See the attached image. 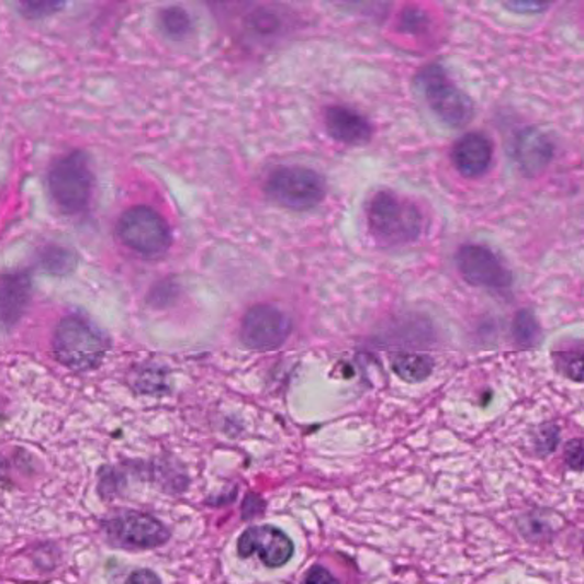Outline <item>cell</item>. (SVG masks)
I'll use <instances>...</instances> for the list:
<instances>
[{
    "label": "cell",
    "instance_id": "2",
    "mask_svg": "<svg viewBox=\"0 0 584 584\" xmlns=\"http://www.w3.org/2000/svg\"><path fill=\"white\" fill-rule=\"evenodd\" d=\"M369 228L381 246H406L422 234V213L412 201L381 191L369 204Z\"/></svg>",
    "mask_w": 584,
    "mask_h": 584
},
{
    "label": "cell",
    "instance_id": "17",
    "mask_svg": "<svg viewBox=\"0 0 584 584\" xmlns=\"http://www.w3.org/2000/svg\"><path fill=\"white\" fill-rule=\"evenodd\" d=\"M160 23L165 32L170 36H176V38L188 35L192 26L188 11H183L182 8L164 9L160 14Z\"/></svg>",
    "mask_w": 584,
    "mask_h": 584
},
{
    "label": "cell",
    "instance_id": "12",
    "mask_svg": "<svg viewBox=\"0 0 584 584\" xmlns=\"http://www.w3.org/2000/svg\"><path fill=\"white\" fill-rule=\"evenodd\" d=\"M492 143L482 134H467L452 149V161L458 172L468 179L487 173L492 164Z\"/></svg>",
    "mask_w": 584,
    "mask_h": 584
},
{
    "label": "cell",
    "instance_id": "13",
    "mask_svg": "<svg viewBox=\"0 0 584 584\" xmlns=\"http://www.w3.org/2000/svg\"><path fill=\"white\" fill-rule=\"evenodd\" d=\"M329 136L345 145H363L372 136V127L363 115L345 106H332L324 115Z\"/></svg>",
    "mask_w": 584,
    "mask_h": 584
},
{
    "label": "cell",
    "instance_id": "15",
    "mask_svg": "<svg viewBox=\"0 0 584 584\" xmlns=\"http://www.w3.org/2000/svg\"><path fill=\"white\" fill-rule=\"evenodd\" d=\"M391 366H393L394 374L397 378L406 382H412V384H417V382L429 379L434 370L433 359H429L427 355L418 353L396 355Z\"/></svg>",
    "mask_w": 584,
    "mask_h": 584
},
{
    "label": "cell",
    "instance_id": "21",
    "mask_svg": "<svg viewBox=\"0 0 584 584\" xmlns=\"http://www.w3.org/2000/svg\"><path fill=\"white\" fill-rule=\"evenodd\" d=\"M584 461V446L583 440L576 439L573 442H569L568 448H565V463L571 470H576L581 472L583 470Z\"/></svg>",
    "mask_w": 584,
    "mask_h": 584
},
{
    "label": "cell",
    "instance_id": "8",
    "mask_svg": "<svg viewBox=\"0 0 584 584\" xmlns=\"http://www.w3.org/2000/svg\"><path fill=\"white\" fill-rule=\"evenodd\" d=\"M237 552L242 559L252 555L269 569L283 568L293 558L295 546L289 535L274 526H252L238 538Z\"/></svg>",
    "mask_w": 584,
    "mask_h": 584
},
{
    "label": "cell",
    "instance_id": "16",
    "mask_svg": "<svg viewBox=\"0 0 584 584\" xmlns=\"http://www.w3.org/2000/svg\"><path fill=\"white\" fill-rule=\"evenodd\" d=\"M513 335H515L516 344L523 345V347H535L540 341V324L535 319L531 312H519L518 316L515 317V323H513Z\"/></svg>",
    "mask_w": 584,
    "mask_h": 584
},
{
    "label": "cell",
    "instance_id": "19",
    "mask_svg": "<svg viewBox=\"0 0 584 584\" xmlns=\"http://www.w3.org/2000/svg\"><path fill=\"white\" fill-rule=\"evenodd\" d=\"M555 363H558V369L561 370L562 374L568 375L569 379H573L576 382L583 381V353H581V348H577L576 351L571 350L555 355Z\"/></svg>",
    "mask_w": 584,
    "mask_h": 584
},
{
    "label": "cell",
    "instance_id": "20",
    "mask_svg": "<svg viewBox=\"0 0 584 584\" xmlns=\"http://www.w3.org/2000/svg\"><path fill=\"white\" fill-rule=\"evenodd\" d=\"M559 442V429L555 425H547L541 429V433L538 434L537 448L538 454L547 456L555 449Z\"/></svg>",
    "mask_w": 584,
    "mask_h": 584
},
{
    "label": "cell",
    "instance_id": "23",
    "mask_svg": "<svg viewBox=\"0 0 584 584\" xmlns=\"http://www.w3.org/2000/svg\"><path fill=\"white\" fill-rule=\"evenodd\" d=\"M304 584H339L338 580L333 576L323 565H314L305 576Z\"/></svg>",
    "mask_w": 584,
    "mask_h": 584
},
{
    "label": "cell",
    "instance_id": "1",
    "mask_svg": "<svg viewBox=\"0 0 584 584\" xmlns=\"http://www.w3.org/2000/svg\"><path fill=\"white\" fill-rule=\"evenodd\" d=\"M52 347L57 362L75 372H88L103 362L110 341L87 317L66 316L55 327Z\"/></svg>",
    "mask_w": 584,
    "mask_h": 584
},
{
    "label": "cell",
    "instance_id": "25",
    "mask_svg": "<svg viewBox=\"0 0 584 584\" xmlns=\"http://www.w3.org/2000/svg\"><path fill=\"white\" fill-rule=\"evenodd\" d=\"M507 8L516 12H540L547 9V4H540V2H510Z\"/></svg>",
    "mask_w": 584,
    "mask_h": 584
},
{
    "label": "cell",
    "instance_id": "5",
    "mask_svg": "<svg viewBox=\"0 0 584 584\" xmlns=\"http://www.w3.org/2000/svg\"><path fill=\"white\" fill-rule=\"evenodd\" d=\"M102 534L110 546L124 550H151L170 540L167 526L155 516L124 510L102 523Z\"/></svg>",
    "mask_w": 584,
    "mask_h": 584
},
{
    "label": "cell",
    "instance_id": "14",
    "mask_svg": "<svg viewBox=\"0 0 584 584\" xmlns=\"http://www.w3.org/2000/svg\"><path fill=\"white\" fill-rule=\"evenodd\" d=\"M515 151L519 167L528 176H537L552 160L553 146L549 137L538 131L526 130L525 133L519 134Z\"/></svg>",
    "mask_w": 584,
    "mask_h": 584
},
{
    "label": "cell",
    "instance_id": "9",
    "mask_svg": "<svg viewBox=\"0 0 584 584\" xmlns=\"http://www.w3.org/2000/svg\"><path fill=\"white\" fill-rule=\"evenodd\" d=\"M456 265L460 269L461 278L472 287L504 290L513 281L509 269L487 247H461L456 256Z\"/></svg>",
    "mask_w": 584,
    "mask_h": 584
},
{
    "label": "cell",
    "instance_id": "24",
    "mask_svg": "<svg viewBox=\"0 0 584 584\" xmlns=\"http://www.w3.org/2000/svg\"><path fill=\"white\" fill-rule=\"evenodd\" d=\"M124 584H164L158 574L153 573L151 569H137L127 577Z\"/></svg>",
    "mask_w": 584,
    "mask_h": 584
},
{
    "label": "cell",
    "instance_id": "10",
    "mask_svg": "<svg viewBox=\"0 0 584 584\" xmlns=\"http://www.w3.org/2000/svg\"><path fill=\"white\" fill-rule=\"evenodd\" d=\"M425 98L440 121L461 127L473 117V103L463 90L439 75L425 79Z\"/></svg>",
    "mask_w": 584,
    "mask_h": 584
},
{
    "label": "cell",
    "instance_id": "6",
    "mask_svg": "<svg viewBox=\"0 0 584 584\" xmlns=\"http://www.w3.org/2000/svg\"><path fill=\"white\" fill-rule=\"evenodd\" d=\"M269 199L292 211L316 207L326 195L319 173L305 167H283L269 177L266 186Z\"/></svg>",
    "mask_w": 584,
    "mask_h": 584
},
{
    "label": "cell",
    "instance_id": "4",
    "mask_svg": "<svg viewBox=\"0 0 584 584\" xmlns=\"http://www.w3.org/2000/svg\"><path fill=\"white\" fill-rule=\"evenodd\" d=\"M117 235L127 249L145 258H158L172 246V231L167 220L149 206L125 211L117 223Z\"/></svg>",
    "mask_w": 584,
    "mask_h": 584
},
{
    "label": "cell",
    "instance_id": "11",
    "mask_svg": "<svg viewBox=\"0 0 584 584\" xmlns=\"http://www.w3.org/2000/svg\"><path fill=\"white\" fill-rule=\"evenodd\" d=\"M32 301V278L26 271H5L0 274V327L16 326Z\"/></svg>",
    "mask_w": 584,
    "mask_h": 584
},
{
    "label": "cell",
    "instance_id": "18",
    "mask_svg": "<svg viewBox=\"0 0 584 584\" xmlns=\"http://www.w3.org/2000/svg\"><path fill=\"white\" fill-rule=\"evenodd\" d=\"M72 254L69 250L63 249V247H50L42 252V266L52 271V273H67L72 269Z\"/></svg>",
    "mask_w": 584,
    "mask_h": 584
},
{
    "label": "cell",
    "instance_id": "22",
    "mask_svg": "<svg viewBox=\"0 0 584 584\" xmlns=\"http://www.w3.org/2000/svg\"><path fill=\"white\" fill-rule=\"evenodd\" d=\"M21 11L30 18L47 16L52 12L57 11L60 8L55 2H26V4L20 5Z\"/></svg>",
    "mask_w": 584,
    "mask_h": 584
},
{
    "label": "cell",
    "instance_id": "7",
    "mask_svg": "<svg viewBox=\"0 0 584 584\" xmlns=\"http://www.w3.org/2000/svg\"><path fill=\"white\" fill-rule=\"evenodd\" d=\"M292 333V321L273 305H254L240 326L242 344L250 350L268 351L280 348Z\"/></svg>",
    "mask_w": 584,
    "mask_h": 584
},
{
    "label": "cell",
    "instance_id": "3",
    "mask_svg": "<svg viewBox=\"0 0 584 584\" xmlns=\"http://www.w3.org/2000/svg\"><path fill=\"white\" fill-rule=\"evenodd\" d=\"M47 182L52 198L67 215H79L90 206L94 176L85 153L70 151L57 158L48 170Z\"/></svg>",
    "mask_w": 584,
    "mask_h": 584
}]
</instances>
